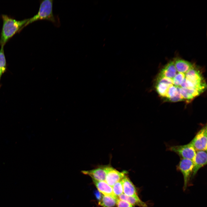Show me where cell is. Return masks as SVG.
Returning <instances> with one entry per match:
<instances>
[{"label":"cell","instance_id":"1","mask_svg":"<svg viewBox=\"0 0 207 207\" xmlns=\"http://www.w3.org/2000/svg\"><path fill=\"white\" fill-rule=\"evenodd\" d=\"M206 87L199 67L177 55L161 69L155 84L159 96L174 102H191L204 92Z\"/></svg>","mask_w":207,"mask_h":207},{"label":"cell","instance_id":"2","mask_svg":"<svg viewBox=\"0 0 207 207\" xmlns=\"http://www.w3.org/2000/svg\"><path fill=\"white\" fill-rule=\"evenodd\" d=\"M53 0L40 1V6L37 13L30 18L23 26L24 27L34 22L40 20H46L51 22L57 27L60 26V22L58 15H54L53 12Z\"/></svg>","mask_w":207,"mask_h":207},{"label":"cell","instance_id":"3","mask_svg":"<svg viewBox=\"0 0 207 207\" xmlns=\"http://www.w3.org/2000/svg\"><path fill=\"white\" fill-rule=\"evenodd\" d=\"M1 16L3 24L1 34L0 45L1 46H4L9 39L17 32L21 31L28 19L18 20L5 14H2Z\"/></svg>","mask_w":207,"mask_h":207},{"label":"cell","instance_id":"4","mask_svg":"<svg viewBox=\"0 0 207 207\" xmlns=\"http://www.w3.org/2000/svg\"><path fill=\"white\" fill-rule=\"evenodd\" d=\"M168 150L175 153L181 158L189 159L192 161L196 151L189 143L185 145L170 146L168 147Z\"/></svg>","mask_w":207,"mask_h":207},{"label":"cell","instance_id":"5","mask_svg":"<svg viewBox=\"0 0 207 207\" xmlns=\"http://www.w3.org/2000/svg\"><path fill=\"white\" fill-rule=\"evenodd\" d=\"M193 166V162L191 160L184 158H181L177 165V168L181 172L183 176L184 191L186 189L192 175Z\"/></svg>","mask_w":207,"mask_h":207},{"label":"cell","instance_id":"6","mask_svg":"<svg viewBox=\"0 0 207 207\" xmlns=\"http://www.w3.org/2000/svg\"><path fill=\"white\" fill-rule=\"evenodd\" d=\"M207 125L206 124L197 132L189 142L196 151H207Z\"/></svg>","mask_w":207,"mask_h":207},{"label":"cell","instance_id":"7","mask_svg":"<svg viewBox=\"0 0 207 207\" xmlns=\"http://www.w3.org/2000/svg\"><path fill=\"white\" fill-rule=\"evenodd\" d=\"M126 171L120 172L112 167L110 164L107 165L105 181L111 187L121 180L126 175Z\"/></svg>","mask_w":207,"mask_h":207},{"label":"cell","instance_id":"8","mask_svg":"<svg viewBox=\"0 0 207 207\" xmlns=\"http://www.w3.org/2000/svg\"><path fill=\"white\" fill-rule=\"evenodd\" d=\"M206 152L204 151H196L195 155L192 160L193 169L192 177H193L197 173L198 170L207 164Z\"/></svg>","mask_w":207,"mask_h":207},{"label":"cell","instance_id":"9","mask_svg":"<svg viewBox=\"0 0 207 207\" xmlns=\"http://www.w3.org/2000/svg\"><path fill=\"white\" fill-rule=\"evenodd\" d=\"M106 165L98 166L93 169L83 170L82 172L85 175L90 176L92 180L97 181H105L106 175Z\"/></svg>","mask_w":207,"mask_h":207},{"label":"cell","instance_id":"10","mask_svg":"<svg viewBox=\"0 0 207 207\" xmlns=\"http://www.w3.org/2000/svg\"><path fill=\"white\" fill-rule=\"evenodd\" d=\"M122 180L124 194L129 196H138L135 186L126 175Z\"/></svg>","mask_w":207,"mask_h":207},{"label":"cell","instance_id":"11","mask_svg":"<svg viewBox=\"0 0 207 207\" xmlns=\"http://www.w3.org/2000/svg\"><path fill=\"white\" fill-rule=\"evenodd\" d=\"M92 180L98 191L103 195L118 198L114 195L112 187L108 184L105 181H100Z\"/></svg>","mask_w":207,"mask_h":207},{"label":"cell","instance_id":"12","mask_svg":"<svg viewBox=\"0 0 207 207\" xmlns=\"http://www.w3.org/2000/svg\"><path fill=\"white\" fill-rule=\"evenodd\" d=\"M118 198L126 201L134 206H137L140 207H147L146 203L142 201L138 196H129L123 193L118 197Z\"/></svg>","mask_w":207,"mask_h":207},{"label":"cell","instance_id":"13","mask_svg":"<svg viewBox=\"0 0 207 207\" xmlns=\"http://www.w3.org/2000/svg\"><path fill=\"white\" fill-rule=\"evenodd\" d=\"M118 198L113 196L103 195L99 205L103 207H113L116 204Z\"/></svg>","mask_w":207,"mask_h":207},{"label":"cell","instance_id":"14","mask_svg":"<svg viewBox=\"0 0 207 207\" xmlns=\"http://www.w3.org/2000/svg\"><path fill=\"white\" fill-rule=\"evenodd\" d=\"M7 66L4 53V46H1L0 50V88L1 86L0 82L1 77L3 74L7 72Z\"/></svg>","mask_w":207,"mask_h":207},{"label":"cell","instance_id":"15","mask_svg":"<svg viewBox=\"0 0 207 207\" xmlns=\"http://www.w3.org/2000/svg\"><path fill=\"white\" fill-rule=\"evenodd\" d=\"M112 188L114 195L118 198L123 193L122 179L116 183L112 187Z\"/></svg>","mask_w":207,"mask_h":207},{"label":"cell","instance_id":"16","mask_svg":"<svg viewBox=\"0 0 207 207\" xmlns=\"http://www.w3.org/2000/svg\"><path fill=\"white\" fill-rule=\"evenodd\" d=\"M116 205L117 207H134V206L129 203L118 198L117 200Z\"/></svg>","mask_w":207,"mask_h":207},{"label":"cell","instance_id":"17","mask_svg":"<svg viewBox=\"0 0 207 207\" xmlns=\"http://www.w3.org/2000/svg\"><path fill=\"white\" fill-rule=\"evenodd\" d=\"M94 194L97 199L100 201L103 195L98 191H96L94 192Z\"/></svg>","mask_w":207,"mask_h":207}]
</instances>
